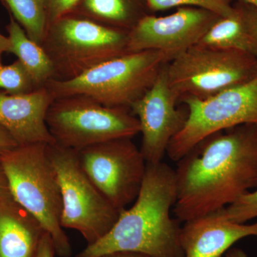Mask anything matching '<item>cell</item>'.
Instances as JSON below:
<instances>
[{
    "mask_svg": "<svg viewBox=\"0 0 257 257\" xmlns=\"http://www.w3.org/2000/svg\"><path fill=\"white\" fill-rule=\"evenodd\" d=\"M47 152L57 174L62 199L61 224L76 230L91 245L111 229L120 211L86 175L77 151L48 144Z\"/></svg>",
    "mask_w": 257,
    "mask_h": 257,
    "instance_id": "8",
    "label": "cell"
},
{
    "mask_svg": "<svg viewBox=\"0 0 257 257\" xmlns=\"http://www.w3.org/2000/svg\"><path fill=\"white\" fill-rule=\"evenodd\" d=\"M69 13L128 32L152 15L146 0H79Z\"/></svg>",
    "mask_w": 257,
    "mask_h": 257,
    "instance_id": "17",
    "label": "cell"
},
{
    "mask_svg": "<svg viewBox=\"0 0 257 257\" xmlns=\"http://www.w3.org/2000/svg\"><path fill=\"white\" fill-rule=\"evenodd\" d=\"M174 57L157 50L130 52L99 64L67 81L52 79L46 87L55 98L82 94L103 105L131 109Z\"/></svg>",
    "mask_w": 257,
    "mask_h": 257,
    "instance_id": "4",
    "label": "cell"
},
{
    "mask_svg": "<svg viewBox=\"0 0 257 257\" xmlns=\"http://www.w3.org/2000/svg\"><path fill=\"white\" fill-rule=\"evenodd\" d=\"M177 162L175 218L184 222L220 210L257 188V126L209 135Z\"/></svg>",
    "mask_w": 257,
    "mask_h": 257,
    "instance_id": "1",
    "label": "cell"
},
{
    "mask_svg": "<svg viewBox=\"0 0 257 257\" xmlns=\"http://www.w3.org/2000/svg\"><path fill=\"white\" fill-rule=\"evenodd\" d=\"M219 211L226 220L244 224L257 217V188L250 191L237 200Z\"/></svg>",
    "mask_w": 257,
    "mask_h": 257,
    "instance_id": "22",
    "label": "cell"
},
{
    "mask_svg": "<svg viewBox=\"0 0 257 257\" xmlns=\"http://www.w3.org/2000/svg\"><path fill=\"white\" fill-rule=\"evenodd\" d=\"M45 232L12 196L0 202V257H34Z\"/></svg>",
    "mask_w": 257,
    "mask_h": 257,
    "instance_id": "15",
    "label": "cell"
},
{
    "mask_svg": "<svg viewBox=\"0 0 257 257\" xmlns=\"http://www.w3.org/2000/svg\"><path fill=\"white\" fill-rule=\"evenodd\" d=\"M128 32L69 13L49 25L41 46L53 79L70 80L107 61L130 53Z\"/></svg>",
    "mask_w": 257,
    "mask_h": 257,
    "instance_id": "5",
    "label": "cell"
},
{
    "mask_svg": "<svg viewBox=\"0 0 257 257\" xmlns=\"http://www.w3.org/2000/svg\"><path fill=\"white\" fill-rule=\"evenodd\" d=\"M56 251L53 240L48 233L45 232L34 257H55Z\"/></svg>",
    "mask_w": 257,
    "mask_h": 257,
    "instance_id": "24",
    "label": "cell"
},
{
    "mask_svg": "<svg viewBox=\"0 0 257 257\" xmlns=\"http://www.w3.org/2000/svg\"><path fill=\"white\" fill-rule=\"evenodd\" d=\"M11 42L8 36H5L0 32V67L3 65L2 63V56L5 52H10L11 51Z\"/></svg>",
    "mask_w": 257,
    "mask_h": 257,
    "instance_id": "28",
    "label": "cell"
},
{
    "mask_svg": "<svg viewBox=\"0 0 257 257\" xmlns=\"http://www.w3.org/2000/svg\"><path fill=\"white\" fill-rule=\"evenodd\" d=\"M243 1L246 2L248 4L253 5V7L257 8V0H243Z\"/></svg>",
    "mask_w": 257,
    "mask_h": 257,
    "instance_id": "30",
    "label": "cell"
},
{
    "mask_svg": "<svg viewBox=\"0 0 257 257\" xmlns=\"http://www.w3.org/2000/svg\"><path fill=\"white\" fill-rule=\"evenodd\" d=\"M220 18L193 7L179 8L165 17L147 15L128 32V52L157 50L175 57L199 43Z\"/></svg>",
    "mask_w": 257,
    "mask_h": 257,
    "instance_id": "11",
    "label": "cell"
},
{
    "mask_svg": "<svg viewBox=\"0 0 257 257\" xmlns=\"http://www.w3.org/2000/svg\"><path fill=\"white\" fill-rule=\"evenodd\" d=\"M29 38L42 45L47 28L48 19L43 0H0Z\"/></svg>",
    "mask_w": 257,
    "mask_h": 257,
    "instance_id": "19",
    "label": "cell"
},
{
    "mask_svg": "<svg viewBox=\"0 0 257 257\" xmlns=\"http://www.w3.org/2000/svg\"><path fill=\"white\" fill-rule=\"evenodd\" d=\"M198 44L240 51L257 59V8L235 0L232 12L221 17Z\"/></svg>",
    "mask_w": 257,
    "mask_h": 257,
    "instance_id": "16",
    "label": "cell"
},
{
    "mask_svg": "<svg viewBox=\"0 0 257 257\" xmlns=\"http://www.w3.org/2000/svg\"><path fill=\"white\" fill-rule=\"evenodd\" d=\"M182 103L187 106V121L171 140L167 151L175 162L209 135L239 125L257 126V73L207 99H188Z\"/></svg>",
    "mask_w": 257,
    "mask_h": 257,
    "instance_id": "9",
    "label": "cell"
},
{
    "mask_svg": "<svg viewBox=\"0 0 257 257\" xmlns=\"http://www.w3.org/2000/svg\"><path fill=\"white\" fill-rule=\"evenodd\" d=\"M99 257H153L146 253L135 252V251H115L101 255Z\"/></svg>",
    "mask_w": 257,
    "mask_h": 257,
    "instance_id": "27",
    "label": "cell"
},
{
    "mask_svg": "<svg viewBox=\"0 0 257 257\" xmlns=\"http://www.w3.org/2000/svg\"><path fill=\"white\" fill-rule=\"evenodd\" d=\"M251 236H257V221L233 222L216 211L184 221L180 243L184 257H221L235 243Z\"/></svg>",
    "mask_w": 257,
    "mask_h": 257,
    "instance_id": "14",
    "label": "cell"
},
{
    "mask_svg": "<svg viewBox=\"0 0 257 257\" xmlns=\"http://www.w3.org/2000/svg\"><path fill=\"white\" fill-rule=\"evenodd\" d=\"M46 123L56 144L76 151L140 133L139 120L130 109L109 107L82 94L55 98Z\"/></svg>",
    "mask_w": 257,
    "mask_h": 257,
    "instance_id": "7",
    "label": "cell"
},
{
    "mask_svg": "<svg viewBox=\"0 0 257 257\" xmlns=\"http://www.w3.org/2000/svg\"><path fill=\"white\" fill-rule=\"evenodd\" d=\"M91 182L118 211L135 202L141 189L147 162L132 138L109 140L77 151Z\"/></svg>",
    "mask_w": 257,
    "mask_h": 257,
    "instance_id": "10",
    "label": "cell"
},
{
    "mask_svg": "<svg viewBox=\"0 0 257 257\" xmlns=\"http://www.w3.org/2000/svg\"><path fill=\"white\" fill-rule=\"evenodd\" d=\"M18 145L13 135L0 125V155Z\"/></svg>",
    "mask_w": 257,
    "mask_h": 257,
    "instance_id": "25",
    "label": "cell"
},
{
    "mask_svg": "<svg viewBox=\"0 0 257 257\" xmlns=\"http://www.w3.org/2000/svg\"><path fill=\"white\" fill-rule=\"evenodd\" d=\"M11 196L6 176L0 165V202Z\"/></svg>",
    "mask_w": 257,
    "mask_h": 257,
    "instance_id": "26",
    "label": "cell"
},
{
    "mask_svg": "<svg viewBox=\"0 0 257 257\" xmlns=\"http://www.w3.org/2000/svg\"><path fill=\"white\" fill-rule=\"evenodd\" d=\"M177 201L175 170L161 162L147 164L140 192L131 207L120 211L110 231L75 257L135 251L153 257H184L182 226L171 211Z\"/></svg>",
    "mask_w": 257,
    "mask_h": 257,
    "instance_id": "2",
    "label": "cell"
},
{
    "mask_svg": "<svg viewBox=\"0 0 257 257\" xmlns=\"http://www.w3.org/2000/svg\"><path fill=\"white\" fill-rule=\"evenodd\" d=\"M167 71L178 103L204 100L252 78L257 59L240 51L197 44L174 57Z\"/></svg>",
    "mask_w": 257,
    "mask_h": 257,
    "instance_id": "6",
    "label": "cell"
},
{
    "mask_svg": "<svg viewBox=\"0 0 257 257\" xmlns=\"http://www.w3.org/2000/svg\"><path fill=\"white\" fill-rule=\"evenodd\" d=\"M152 13L174 8L193 7L209 10L220 17L229 15L232 12L235 0H146Z\"/></svg>",
    "mask_w": 257,
    "mask_h": 257,
    "instance_id": "21",
    "label": "cell"
},
{
    "mask_svg": "<svg viewBox=\"0 0 257 257\" xmlns=\"http://www.w3.org/2000/svg\"><path fill=\"white\" fill-rule=\"evenodd\" d=\"M0 89L8 94H27L37 88L31 76L20 61L0 67Z\"/></svg>",
    "mask_w": 257,
    "mask_h": 257,
    "instance_id": "20",
    "label": "cell"
},
{
    "mask_svg": "<svg viewBox=\"0 0 257 257\" xmlns=\"http://www.w3.org/2000/svg\"><path fill=\"white\" fill-rule=\"evenodd\" d=\"M54 99L46 87L22 94L0 90V125L19 145L55 143L46 123L47 111Z\"/></svg>",
    "mask_w": 257,
    "mask_h": 257,
    "instance_id": "13",
    "label": "cell"
},
{
    "mask_svg": "<svg viewBox=\"0 0 257 257\" xmlns=\"http://www.w3.org/2000/svg\"><path fill=\"white\" fill-rule=\"evenodd\" d=\"M7 30L11 42L10 53L18 57V60L31 76L37 89L46 87L47 83L53 79L54 69L45 51L41 45L29 38L26 32L11 15Z\"/></svg>",
    "mask_w": 257,
    "mask_h": 257,
    "instance_id": "18",
    "label": "cell"
},
{
    "mask_svg": "<svg viewBox=\"0 0 257 257\" xmlns=\"http://www.w3.org/2000/svg\"><path fill=\"white\" fill-rule=\"evenodd\" d=\"M45 143L18 145L0 155L14 200L37 219L53 240L56 254L70 257L72 247L61 224L62 199Z\"/></svg>",
    "mask_w": 257,
    "mask_h": 257,
    "instance_id": "3",
    "label": "cell"
},
{
    "mask_svg": "<svg viewBox=\"0 0 257 257\" xmlns=\"http://www.w3.org/2000/svg\"><path fill=\"white\" fill-rule=\"evenodd\" d=\"M167 64L152 87L130 109L140 122V150L147 164L162 162L171 140L184 127L188 116L187 109H177L178 101L169 86Z\"/></svg>",
    "mask_w": 257,
    "mask_h": 257,
    "instance_id": "12",
    "label": "cell"
},
{
    "mask_svg": "<svg viewBox=\"0 0 257 257\" xmlns=\"http://www.w3.org/2000/svg\"><path fill=\"white\" fill-rule=\"evenodd\" d=\"M79 0H43L46 8L48 27L64 15L69 14Z\"/></svg>",
    "mask_w": 257,
    "mask_h": 257,
    "instance_id": "23",
    "label": "cell"
},
{
    "mask_svg": "<svg viewBox=\"0 0 257 257\" xmlns=\"http://www.w3.org/2000/svg\"><path fill=\"white\" fill-rule=\"evenodd\" d=\"M221 257H248L247 254L242 249L239 248H231Z\"/></svg>",
    "mask_w": 257,
    "mask_h": 257,
    "instance_id": "29",
    "label": "cell"
}]
</instances>
